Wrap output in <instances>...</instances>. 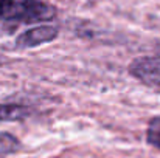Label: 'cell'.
<instances>
[{"instance_id":"6da1fadb","label":"cell","mask_w":160,"mask_h":158,"mask_svg":"<svg viewBox=\"0 0 160 158\" xmlns=\"http://www.w3.org/2000/svg\"><path fill=\"white\" fill-rule=\"evenodd\" d=\"M56 8L42 0H0V20L39 23L56 17Z\"/></svg>"},{"instance_id":"7a4b0ae2","label":"cell","mask_w":160,"mask_h":158,"mask_svg":"<svg viewBox=\"0 0 160 158\" xmlns=\"http://www.w3.org/2000/svg\"><path fill=\"white\" fill-rule=\"evenodd\" d=\"M129 73L151 90L160 93V59L157 57H137L129 64Z\"/></svg>"},{"instance_id":"3957f363","label":"cell","mask_w":160,"mask_h":158,"mask_svg":"<svg viewBox=\"0 0 160 158\" xmlns=\"http://www.w3.org/2000/svg\"><path fill=\"white\" fill-rule=\"evenodd\" d=\"M58 33H59V28L56 25H41V26L30 28V30H27V31H23L22 34L17 36L16 48L28 50V48L39 47L42 44L54 41L58 37Z\"/></svg>"},{"instance_id":"277c9868","label":"cell","mask_w":160,"mask_h":158,"mask_svg":"<svg viewBox=\"0 0 160 158\" xmlns=\"http://www.w3.org/2000/svg\"><path fill=\"white\" fill-rule=\"evenodd\" d=\"M31 108L22 104H0V121H22L31 115Z\"/></svg>"},{"instance_id":"5b68a950","label":"cell","mask_w":160,"mask_h":158,"mask_svg":"<svg viewBox=\"0 0 160 158\" xmlns=\"http://www.w3.org/2000/svg\"><path fill=\"white\" fill-rule=\"evenodd\" d=\"M20 147H22V144L14 135H11L8 132L0 133V157L16 154V152L20 151Z\"/></svg>"},{"instance_id":"8992f818","label":"cell","mask_w":160,"mask_h":158,"mask_svg":"<svg viewBox=\"0 0 160 158\" xmlns=\"http://www.w3.org/2000/svg\"><path fill=\"white\" fill-rule=\"evenodd\" d=\"M146 141L160 151V116H154L149 121L146 130Z\"/></svg>"},{"instance_id":"52a82bcc","label":"cell","mask_w":160,"mask_h":158,"mask_svg":"<svg viewBox=\"0 0 160 158\" xmlns=\"http://www.w3.org/2000/svg\"><path fill=\"white\" fill-rule=\"evenodd\" d=\"M8 62H9V59H8L5 54H0V67H2V65H6Z\"/></svg>"}]
</instances>
